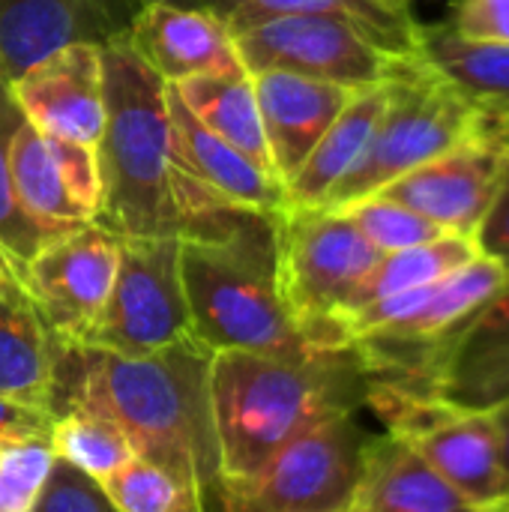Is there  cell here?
Instances as JSON below:
<instances>
[{"label":"cell","mask_w":509,"mask_h":512,"mask_svg":"<svg viewBox=\"0 0 509 512\" xmlns=\"http://www.w3.org/2000/svg\"><path fill=\"white\" fill-rule=\"evenodd\" d=\"M210 357L213 351L198 339L144 357L57 345L51 408L111 423L135 456L165 468L195 498H210L222 489Z\"/></svg>","instance_id":"cell-1"},{"label":"cell","mask_w":509,"mask_h":512,"mask_svg":"<svg viewBox=\"0 0 509 512\" xmlns=\"http://www.w3.org/2000/svg\"><path fill=\"white\" fill-rule=\"evenodd\" d=\"M369 381L372 372L354 345L294 357L213 351L210 411L219 447V483L234 486L249 480L291 438L321 420L360 411Z\"/></svg>","instance_id":"cell-2"},{"label":"cell","mask_w":509,"mask_h":512,"mask_svg":"<svg viewBox=\"0 0 509 512\" xmlns=\"http://www.w3.org/2000/svg\"><path fill=\"white\" fill-rule=\"evenodd\" d=\"M276 216L222 207L180 234V279L192 333L210 351L309 354L279 288Z\"/></svg>","instance_id":"cell-3"},{"label":"cell","mask_w":509,"mask_h":512,"mask_svg":"<svg viewBox=\"0 0 509 512\" xmlns=\"http://www.w3.org/2000/svg\"><path fill=\"white\" fill-rule=\"evenodd\" d=\"M105 132L99 138L102 204L96 225L114 237H180L183 219L171 186L168 84L129 48L102 45Z\"/></svg>","instance_id":"cell-4"},{"label":"cell","mask_w":509,"mask_h":512,"mask_svg":"<svg viewBox=\"0 0 509 512\" xmlns=\"http://www.w3.org/2000/svg\"><path fill=\"white\" fill-rule=\"evenodd\" d=\"M492 120L501 117L480 111L426 60L417 54L402 57L387 81V108L363 159L330 192L324 207L345 210L369 195H378L402 174L447 153L486 129Z\"/></svg>","instance_id":"cell-5"},{"label":"cell","mask_w":509,"mask_h":512,"mask_svg":"<svg viewBox=\"0 0 509 512\" xmlns=\"http://www.w3.org/2000/svg\"><path fill=\"white\" fill-rule=\"evenodd\" d=\"M279 288L300 333L315 348H348L336 324L381 252L342 210L288 207L276 216Z\"/></svg>","instance_id":"cell-6"},{"label":"cell","mask_w":509,"mask_h":512,"mask_svg":"<svg viewBox=\"0 0 509 512\" xmlns=\"http://www.w3.org/2000/svg\"><path fill=\"white\" fill-rule=\"evenodd\" d=\"M372 432L354 414L321 420L273 453L258 474L222 486V512H354Z\"/></svg>","instance_id":"cell-7"},{"label":"cell","mask_w":509,"mask_h":512,"mask_svg":"<svg viewBox=\"0 0 509 512\" xmlns=\"http://www.w3.org/2000/svg\"><path fill=\"white\" fill-rule=\"evenodd\" d=\"M366 405L387 432L414 447L474 507L509 498V474L489 414L441 405L402 384L372 378Z\"/></svg>","instance_id":"cell-8"},{"label":"cell","mask_w":509,"mask_h":512,"mask_svg":"<svg viewBox=\"0 0 509 512\" xmlns=\"http://www.w3.org/2000/svg\"><path fill=\"white\" fill-rule=\"evenodd\" d=\"M195 339L180 279V237H117V273L90 348L144 357Z\"/></svg>","instance_id":"cell-9"},{"label":"cell","mask_w":509,"mask_h":512,"mask_svg":"<svg viewBox=\"0 0 509 512\" xmlns=\"http://www.w3.org/2000/svg\"><path fill=\"white\" fill-rule=\"evenodd\" d=\"M231 33L249 72L282 69L348 90L390 81L402 60L333 15H273Z\"/></svg>","instance_id":"cell-10"},{"label":"cell","mask_w":509,"mask_h":512,"mask_svg":"<svg viewBox=\"0 0 509 512\" xmlns=\"http://www.w3.org/2000/svg\"><path fill=\"white\" fill-rule=\"evenodd\" d=\"M117 273V237L96 222L51 237L27 264L24 291L57 345H87Z\"/></svg>","instance_id":"cell-11"},{"label":"cell","mask_w":509,"mask_h":512,"mask_svg":"<svg viewBox=\"0 0 509 512\" xmlns=\"http://www.w3.org/2000/svg\"><path fill=\"white\" fill-rule=\"evenodd\" d=\"M509 159V120H492L477 135L402 174L378 195L393 198L447 234L474 237L489 213Z\"/></svg>","instance_id":"cell-12"},{"label":"cell","mask_w":509,"mask_h":512,"mask_svg":"<svg viewBox=\"0 0 509 512\" xmlns=\"http://www.w3.org/2000/svg\"><path fill=\"white\" fill-rule=\"evenodd\" d=\"M12 99L39 132L99 147L105 132V57L99 42H69L15 78Z\"/></svg>","instance_id":"cell-13"},{"label":"cell","mask_w":509,"mask_h":512,"mask_svg":"<svg viewBox=\"0 0 509 512\" xmlns=\"http://www.w3.org/2000/svg\"><path fill=\"white\" fill-rule=\"evenodd\" d=\"M402 387L477 414L509 402V279L435 354L423 378Z\"/></svg>","instance_id":"cell-14"},{"label":"cell","mask_w":509,"mask_h":512,"mask_svg":"<svg viewBox=\"0 0 509 512\" xmlns=\"http://www.w3.org/2000/svg\"><path fill=\"white\" fill-rule=\"evenodd\" d=\"M171 123V180L195 186L219 204L282 213L288 210L285 183L207 129L180 99L174 84L165 90Z\"/></svg>","instance_id":"cell-15"},{"label":"cell","mask_w":509,"mask_h":512,"mask_svg":"<svg viewBox=\"0 0 509 512\" xmlns=\"http://www.w3.org/2000/svg\"><path fill=\"white\" fill-rule=\"evenodd\" d=\"M138 9L135 0H0V72L15 78L69 42L123 39Z\"/></svg>","instance_id":"cell-16"},{"label":"cell","mask_w":509,"mask_h":512,"mask_svg":"<svg viewBox=\"0 0 509 512\" xmlns=\"http://www.w3.org/2000/svg\"><path fill=\"white\" fill-rule=\"evenodd\" d=\"M123 39L165 84L246 69L228 21L207 9L144 3Z\"/></svg>","instance_id":"cell-17"},{"label":"cell","mask_w":509,"mask_h":512,"mask_svg":"<svg viewBox=\"0 0 509 512\" xmlns=\"http://www.w3.org/2000/svg\"><path fill=\"white\" fill-rule=\"evenodd\" d=\"M252 81L264 138L273 156V171L282 183H288L309 159L330 123L339 117L354 90L282 69L252 72Z\"/></svg>","instance_id":"cell-18"},{"label":"cell","mask_w":509,"mask_h":512,"mask_svg":"<svg viewBox=\"0 0 509 512\" xmlns=\"http://www.w3.org/2000/svg\"><path fill=\"white\" fill-rule=\"evenodd\" d=\"M414 447L384 432L366 447L354 512H477Z\"/></svg>","instance_id":"cell-19"},{"label":"cell","mask_w":509,"mask_h":512,"mask_svg":"<svg viewBox=\"0 0 509 512\" xmlns=\"http://www.w3.org/2000/svg\"><path fill=\"white\" fill-rule=\"evenodd\" d=\"M57 342L15 276L0 273V396L45 408L54 399Z\"/></svg>","instance_id":"cell-20"},{"label":"cell","mask_w":509,"mask_h":512,"mask_svg":"<svg viewBox=\"0 0 509 512\" xmlns=\"http://www.w3.org/2000/svg\"><path fill=\"white\" fill-rule=\"evenodd\" d=\"M387 108V81L360 87L351 93L339 117L321 135L300 171L285 183L288 207H324L330 192L354 171L363 159L378 120Z\"/></svg>","instance_id":"cell-21"},{"label":"cell","mask_w":509,"mask_h":512,"mask_svg":"<svg viewBox=\"0 0 509 512\" xmlns=\"http://www.w3.org/2000/svg\"><path fill=\"white\" fill-rule=\"evenodd\" d=\"M417 57L480 111L509 120V45L468 39L447 21L420 24Z\"/></svg>","instance_id":"cell-22"},{"label":"cell","mask_w":509,"mask_h":512,"mask_svg":"<svg viewBox=\"0 0 509 512\" xmlns=\"http://www.w3.org/2000/svg\"><path fill=\"white\" fill-rule=\"evenodd\" d=\"M174 90L180 93L183 105L219 138H225L231 147H237L243 156H249L264 171H273V156L264 138L255 81L249 69L240 72H210L195 75L186 81H177Z\"/></svg>","instance_id":"cell-23"},{"label":"cell","mask_w":509,"mask_h":512,"mask_svg":"<svg viewBox=\"0 0 509 512\" xmlns=\"http://www.w3.org/2000/svg\"><path fill=\"white\" fill-rule=\"evenodd\" d=\"M9 171L21 210L48 237L90 225L93 216L72 198L45 135L21 117L9 141Z\"/></svg>","instance_id":"cell-24"},{"label":"cell","mask_w":509,"mask_h":512,"mask_svg":"<svg viewBox=\"0 0 509 512\" xmlns=\"http://www.w3.org/2000/svg\"><path fill=\"white\" fill-rule=\"evenodd\" d=\"M273 15H333L363 30L387 54H417L420 21L411 9L393 6L387 0H231L228 27L237 30Z\"/></svg>","instance_id":"cell-25"},{"label":"cell","mask_w":509,"mask_h":512,"mask_svg":"<svg viewBox=\"0 0 509 512\" xmlns=\"http://www.w3.org/2000/svg\"><path fill=\"white\" fill-rule=\"evenodd\" d=\"M477 255H480V249H477L474 237H459V234H444V237H438L432 243L381 255V261L375 264V270L369 273V279L354 294V300L345 309V315H351V312H357V309H363L369 303H378L384 297H393V294H405V291L432 285V282L450 276L453 270L471 264ZM336 333H339V324H336Z\"/></svg>","instance_id":"cell-26"},{"label":"cell","mask_w":509,"mask_h":512,"mask_svg":"<svg viewBox=\"0 0 509 512\" xmlns=\"http://www.w3.org/2000/svg\"><path fill=\"white\" fill-rule=\"evenodd\" d=\"M21 123V111L12 99L9 78L0 72V273L15 276L24 285V273L30 258L51 240L36 228V222L21 210L12 171H9V141L15 126Z\"/></svg>","instance_id":"cell-27"},{"label":"cell","mask_w":509,"mask_h":512,"mask_svg":"<svg viewBox=\"0 0 509 512\" xmlns=\"http://www.w3.org/2000/svg\"><path fill=\"white\" fill-rule=\"evenodd\" d=\"M48 447L60 462L72 465L96 483L108 480L129 459H135L132 444L111 423L84 411L57 414L48 435Z\"/></svg>","instance_id":"cell-28"},{"label":"cell","mask_w":509,"mask_h":512,"mask_svg":"<svg viewBox=\"0 0 509 512\" xmlns=\"http://www.w3.org/2000/svg\"><path fill=\"white\" fill-rule=\"evenodd\" d=\"M342 213H348V219L363 231V237L381 255L423 246V243H432L447 234L444 228H438L417 210H411L393 198H384V195H369V198L345 207Z\"/></svg>","instance_id":"cell-29"},{"label":"cell","mask_w":509,"mask_h":512,"mask_svg":"<svg viewBox=\"0 0 509 512\" xmlns=\"http://www.w3.org/2000/svg\"><path fill=\"white\" fill-rule=\"evenodd\" d=\"M99 486L117 512H180L195 501L183 483L141 456L129 459Z\"/></svg>","instance_id":"cell-30"},{"label":"cell","mask_w":509,"mask_h":512,"mask_svg":"<svg viewBox=\"0 0 509 512\" xmlns=\"http://www.w3.org/2000/svg\"><path fill=\"white\" fill-rule=\"evenodd\" d=\"M57 456L48 441L6 444L0 450V512H33Z\"/></svg>","instance_id":"cell-31"},{"label":"cell","mask_w":509,"mask_h":512,"mask_svg":"<svg viewBox=\"0 0 509 512\" xmlns=\"http://www.w3.org/2000/svg\"><path fill=\"white\" fill-rule=\"evenodd\" d=\"M45 135V132H42ZM63 177H66V186L72 192V198L96 219L99 213V204H102V171H99V150L90 147V144H75V141H66V138H54V135H45Z\"/></svg>","instance_id":"cell-32"},{"label":"cell","mask_w":509,"mask_h":512,"mask_svg":"<svg viewBox=\"0 0 509 512\" xmlns=\"http://www.w3.org/2000/svg\"><path fill=\"white\" fill-rule=\"evenodd\" d=\"M33 512H117L114 504L105 498L102 486L81 471H75L66 462H54L51 477L39 495V504Z\"/></svg>","instance_id":"cell-33"},{"label":"cell","mask_w":509,"mask_h":512,"mask_svg":"<svg viewBox=\"0 0 509 512\" xmlns=\"http://www.w3.org/2000/svg\"><path fill=\"white\" fill-rule=\"evenodd\" d=\"M447 24L468 39L509 45V0H459Z\"/></svg>","instance_id":"cell-34"},{"label":"cell","mask_w":509,"mask_h":512,"mask_svg":"<svg viewBox=\"0 0 509 512\" xmlns=\"http://www.w3.org/2000/svg\"><path fill=\"white\" fill-rule=\"evenodd\" d=\"M54 411L0 396V447L24 441H48L54 426Z\"/></svg>","instance_id":"cell-35"},{"label":"cell","mask_w":509,"mask_h":512,"mask_svg":"<svg viewBox=\"0 0 509 512\" xmlns=\"http://www.w3.org/2000/svg\"><path fill=\"white\" fill-rule=\"evenodd\" d=\"M474 243L483 258L501 264L509 273V159L501 186H498V195H495L489 213L483 216V222L474 234Z\"/></svg>","instance_id":"cell-36"},{"label":"cell","mask_w":509,"mask_h":512,"mask_svg":"<svg viewBox=\"0 0 509 512\" xmlns=\"http://www.w3.org/2000/svg\"><path fill=\"white\" fill-rule=\"evenodd\" d=\"M489 417H492V426H495V435H498V447H501L504 471L509 474V402L498 405L495 411H489Z\"/></svg>","instance_id":"cell-37"},{"label":"cell","mask_w":509,"mask_h":512,"mask_svg":"<svg viewBox=\"0 0 509 512\" xmlns=\"http://www.w3.org/2000/svg\"><path fill=\"white\" fill-rule=\"evenodd\" d=\"M135 3H171V6H189V9H207V12H216L228 21L231 15V0H135Z\"/></svg>","instance_id":"cell-38"},{"label":"cell","mask_w":509,"mask_h":512,"mask_svg":"<svg viewBox=\"0 0 509 512\" xmlns=\"http://www.w3.org/2000/svg\"><path fill=\"white\" fill-rule=\"evenodd\" d=\"M477 512H509V498L498 501V504H492V507H480Z\"/></svg>","instance_id":"cell-39"},{"label":"cell","mask_w":509,"mask_h":512,"mask_svg":"<svg viewBox=\"0 0 509 512\" xmlns=\"http://www.w3.org/2000/svg\"><path fill=\"white\" fill-rule=\"evenodd\" d=\"M387 3H393V6H402V9H411V0H387Z\"/></svg>","instance_id":"cell-40"},{"label":"cell","mask_w":509,"mask_h":512,"mask_svg":"<svg viewBox=\"0 0 509 512\" xmlns=\"http://www.w3.org/2000/svg\"><path fill=\"white\" fill-rule=\"evenodd\" d=\"M0 450H3V447H0Z\"/></svg>","instance_id":"cell-41"}]
</instances>
